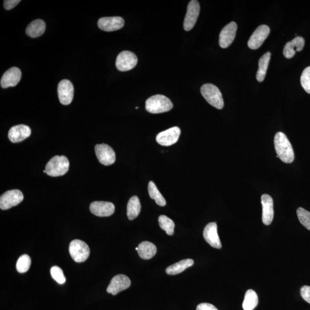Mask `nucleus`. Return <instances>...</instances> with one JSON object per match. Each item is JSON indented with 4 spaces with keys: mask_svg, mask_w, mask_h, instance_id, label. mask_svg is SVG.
<instances>
[{
    "mask_svg": "<svg viewBox=\"0 0 310 310\" xmlns=\"http://www.w3.org/2000/svg\"><path fill=\"white\" fill-rule=\"evenodd\" d=\"M95 152L98 161L102 165L110 166L115 161V154L110 145L105 144H97L95 146Z\"/></svg>",
    "mask_w": 310,
    "mask_h": 310,
    "instance_id": "obj_9",
    "label": "nucleus"
},
{
    "mask_svg": "<svg viewBox=\"0 0 310 310\" xmlns=\"http://www.w3.org/2000/svg\"><path fill=\"white\" fill-rule=\"evenodd\" d=\"M74 88L72 83L69 80L61 81L57 87V94L61 104L69 105L72 102L74 97Z\"/></svg>",
    "mask_w": 310,
    "mask_h": 310,
    "instance_id": "obj_11",
    "label": "nucleus"
},
{
    "mask_svg": "<svg viewBox=\"0 0 310 310\" xmlns=\"http://www.w3.org/2000/svg\"><path fill=\"white\" fill-rule=\"evenodd\" d=\"M271 56V53L267 52L264 54L260 57L259 61H258V69L256 74V79L259 83H262L264 80L265 76H266Z\"/></svg>",
    "mask_w": 310,
    "mask_h": 310,
    "instance_id": "obj_24",
    "label": "nucleus"
},
{
    "mask_svg": "<svg viewBox=\"0 0 310 310\" xmlns=\"http://www.w3.org/2000/svg\"><path fill=\"white\" fill-rule=\"evenodd\" d=\"M21 78L22 72L19 68L12 67L3 75L1 80V86L4 88L15 87L20 83Z\"/></svg>",
    "mask_w": 310,
    "mask_h": 310,
    "instance_id": "obj_19",
    "label": "nucleus"
},
{
    "mask_svg": "<svg viewBox=\"0 0 310 310\" xmlns=\"http://www.w3.org/2000/svg\"><path fill=\"white\" fill-rule=\"evenodd\" d=\"M302 86L307 93L310 94V66L303 71L301 78Z\"/></svg>",
    "mask_w": 310,
    "mask_h": 310,
    "instance_id": "obj_33",
    "label": "nucleus"
},
{
    "mask_svg": "<svg viewBox=\"0 0 310 310\" xmlns=\"http://www.w3.org/2000/svg\"><path fill=\"white\" fill-rule=\"evenodd\" d=\"M31 130L28 126L18 125L10 129L8 138L12 142H19L29 137Z\"/></svg>",
    "mask_w": 310,
    "mask_h": 310,
    "instance_id": "obj_20",
    "label": "nucleus"
},
{
    "mask_svg": "<svg viewBox=\"0 0 310 310\" xmlns=\"http://www.w3.org/2000/svg\"><path fill=\"white\" fill-rule=\"evenodd\" d=\"M274 144L278 157L285 163H291L294 161L295 155L290 141L282 132H278L275 136Z\"/></svg>",
    "mask_w": 310,
    "mask_h": 310,
    "instance_id": "obj_1",
    "label": "nucleus"
},
{
    "mask_svg": "<svg viewBox=\"0 0 310 310\" xmlns=\"http://www.w3.org/2000/svg\"><path fill=\"white\" fill-rule=\"evenodd\" d=\"M124 24V20L121 17H106L99 19L98 26L104 31L112 32L121 29Z\"/></svg>",
    "mask_w": 310,
    "mask_h": 310,
    "instance_id": "obj_15",
    "label": "nucleus"
},
{
    "mask_svg": "<svg viewBox=\"0 0 310 310\" xmlns=\"http://www.w3.org/2000/svg\"><path fill=\"white\" fill-rule=\"evenodd\" d=\"M258 302V296L256 293L252 289H249L245 293L243 303V309L244 310H254L257 306Z\"/></svg>",
    "mask_w": 310,
    "mask_h": 310,
    "instance_id": "obj_27",
    "label": "nucleus"
},
{
    "mask_svg": "<svg viewBox=\"0 0 310 310\" xmlns=\"http://www.w3.org/2000/svg\"><path fill=\"white\" fill-rule=\"evenodd\" d=\"M194 263L192 259H185L171 265L166 269V273L169 275H175L182 273V272L190 267Z\"/></svg>",
    "mask_w": 310,
    "mask_h": 310,
    "instance_id": "obj_26",
    "label": "nucleus"
},
{
    "mask_svg": "<svg viewBox=\"0 0 310 310\" xmlns=\"http://www.w3.org/2000/svg\"><path fill=\"white\" fill-rule=\"evenodd\" d=\"M200 12V5L198 1L193 0L189 2L187 11L184 20L183 27L186 31H189L195 26Z\"/></svg>",
    "mask_w": 310,
    "mask_h": 310,
    "instance_id": "obj_8",
    "label": "nucleus"
},
{
    "mask_svg": "<svg viewBox=\"0 0 310 310\" xmlns=\"http://www.w3.org/2000/svg\"><path fill=\"white\" fill-rule=\"evenodd\" d=\"M20 2V0H5L4 1V6L6 10H11Z\"/></svg>",
    "mask_w": 310,
    "mask_h": 310,
    "instance_id": "obj_35",
    "label": "nucleus"
},
{
    "mask_svg": "<svg viewBox=\"0 0 310 310\" xmlns=\"http://www.w3.org/2000/svg\"><path fill=\"white\" fill-rule=\"evenodd\" d=\"M302 297L305 301L310 304V286H303L301 289Z\"/></svg>",
    "mask_w": 310,
    "mask_h": 310,
    "instance_id": "obj_34",
    "label": "nucleus"
},
{
    "mask_svg": "<svg viewBox=\"0 0 310 310\" xmlns=\"http://www.w3.org/2000/svg\"><path fill=\"white\" fill-rule=\"evenodd\" d=\"M270 33V27L261 25L254 30L248 42V47L252 50L259 49Z\"/></svg>",
    "mask_w": 310,
    "mask_h": 310,
    "instance_id": "obj_10",
    "label": "nucleus"
},
{
    "mask_svg": "<svg viewBox=\"0 0 310 310\" xmlns=\"http://www.w3.org/2000/svg\"><path fill=\"white\" fill-rule=\"evenodd\" d=\"M139 256L142 259H151L157 252V248L151 242L144 241L140 244L137 251Z\"/></svg>",
    "mask_w": 310,
    "mask_h": 310,
    "instance_id": "obj_22",
    "label": "nucleus"
},
{
    "mask_svg": "<svg viewBox=\"0 0 310 310\" xmlns=\"http://www.w3.org/2000/svg\"><path fill=\"white\" fill-rule=\"evenodd\" d=\"M237 29V24L233 22L224 27L220 34L219 44L221 48L226 49L232 44L236 35Z\"/></svg>",
    "mask_w": 310,
    "mask_h": 310,
    "instance_id": "obj_13",
    "label": "nucleus"
},
{
    "mask_svg": "<svg viewBox=\"0 0 310 310\" xmlns=\"http://www.w3.org/2000/svg\"><path fill=\"white\" fill-rule=\"evenodd\" d=\"M305 41L302 37L297 36L285 44L283 50V55L287 59L294 57L296 52L303 50Z\"/></svg>",
    "mask_w": 310,
    "mask_h": 310,
    "instance_id": "obj_21",
    "label": "nucleus"
},
{
    "mask_svg": "<svg viewBox=\"0 0 310 310\" xmlns=\"http://www.w3.org/2000/svg\"><path fill=\"white\" fill-rule=\"evenodd\" d=\"M91 213L98 217H110L114 213L113 203L104 201H95L90 206Z\"/></svg>",
    "mask_w": 310,
    "mask_h": 310,
    "instance_id": "obj_16",
    "label": "nucleus"
},
{
    "mask_svg": "<svg viewBox=\"0 0 310 310\" xmlns=\"http://www.w3.org/2000/svg\"><path fill=\"white\" fill-rule=\"evenodd\" d=\"M31 264V259L28 255L23 254L17 261L16 269L19 273L23 274L28 271Z\"/></svg>",
    "mask_w": 310,
    "mask_h": 310,
    "instance_id": "obj_30",
    "label": "nucleus"
},
{
    "mask_svg": "<svg viewBox=\"0 0 310 310\" xmlns=\"http://www.w3.org/2000/svg\"><path fill=\"white\" fill-rule=\"evenodd\" d=\"M197 310H219L215 306L210 303H203L197 305Z\"/></svg>",
    "mask_w": 310,
    "mask_h": 310,
    "instance_id": "obj_36",
    "label": "nucleus"
},
{
    "mask_svg": "<svg viewBox=\"0 0 310 310\" xmlns=\"http://www.w3.org/2000/svg\"><path fill=\"white\" fill-rule=\"evenodd\" d=\"M173 104L171 100L165 95H155L146 101L145 109L149 113L158 114L171 111Z\"/></svg>",
    "mask_w": 310,
    "mask_h": 310,
    "instance_id": "obj_2",
    "label": "nucleus"
},
{
    "mask_svg": "<svg viewBox=\"0 0 310 310\" xmlns=\"http://www.w3.org/2000/svg\"><path fill=\"white\" fill-rule=\"evenodd\" d=\"M141 204L137 196H134L129 199L127 205V216L129 220H134L141 212Z\"/></svg>",
    "mask_w": 310,
    "mask_h": 310,
    "instance_id": "obj_25",
    "label": "nucleus"
},
{
    "mask_svg": "<svg viewBox=\"0 0 310 310\" xmlns=\"http://www.w3.org/2000/svg\"><path fill=\"white\" fill-rule=\"evenodd\" d=\"M23 199L24 196L21 191H7L0 197V208L4 210L11 209L12 207L18 205Z\"/></svg>",
    "mask_w": 310,
    "mask_h": 310,
    "instance_id": "obj_6",
    "label": "nucleus"
},
{
    "mask_svg": "<svg viewBox=\"0 0 310 310\" xmlns=\"http://www.w3.org/2000/svg\"><path fill=\"white\" fill-rule=\"evenodd\" d=\"M180 129L175 127L163 131L156 136V141L163 146H170L178 141L180 135Z\"/></svg>",
    "mask_w": 310,
    "mask_h": 310,
    "instance_id": "obj_14",
    "label": "nucleus"
},
{
    "mask_svg": "<svg viewBox=\"0 0 310 310\" xmlns=\"http://www.w3.org/2000/svg\"><path fill=\"white\" fill-rule=\"evenodd\" d=\"M297 216L300 223L304 226L307 229L310 230V213L302 207H299L297 210Z\"/></svg>",
    "mask_w": 310,
    "mask_h": 310,
    "instance_id": "obj_31",
    "label": "nucleus"
},
{
    "mask_svg": "<svg viewBox=\"0 0 310 310\" xmlns=\"http://www.w3.org/2000/svg\"><path fill=\"white\" fill-rule=\"evenodd\" d=\"M263 214L262 221L265 225H269L272 223L274 216V200L268 194H263L261 197Z\"/></svg>",
    "mask_w": 310,
    "mask_h": 310,
    "instance_id": "obj_17",
    "label": "nucleus"
},
{
    "mask_svg": "<svg viewBox=\"0 0 310 310\" xmlns=\"http://www.w3.org/2000/svg\"><path fill=\"white\" fill-rule=\"evenodd\" d=\"M46 24L43 20L37 19L30 23L26 29L27 35L32 38L42 36L45 32Z\"/></svg>",
    "mask_w": 310,
    "mask_h": 310,
    "instance_id": "obj_23",
    "label": "nucleus"
},
{
    "mask_svg": "<svg viewBox=\"0 0 310 310\" xmlns=\"http://www.w3.org/2000/svg\"><path fill=\"white\" fill-rule=\"evenodd\" d=\"M148 193L149 197L152 199H154L156 203L161 206H165L166 204V201L165 197H163L160 193L155 184L151 181L148 184Z\"/></svg>",
    "mask_w": 310,
    "mask_h": 310,
    "instance_id": "obj_28",
    "label": "nucleus"
},
{
    "mask_svg": "<svg viewBox=\"0 0 310 310\" xmlns=\"http://www.w3.org/2000/svg\"><path fill=\"white\" fill-rule=\"evenodd\" d=\"M131 284L130 279L124 275H118L112 279L107 288V292L113 295H116L119 292L125 290Z\"/></svg>",
    "mask_w": 310,
    "mask_h": 310,
    "instance_id": "obj_12",
    "label": "nucleus"
},
{
    "mask_svg": "<svg viewBox=\"0 0 310 310\" xmlns=\"http://www.w3.org/2000/svg\"><path fill=\"white\" fill-rule=\"evenodd\" d=\"M50 273L51 277L59 284H63L66 282V278L64 277L62 269L60 267H53L51 269Z\"/></svg>",
    "mask_w": 310,
    "mask_h": 310,
    "instance_id": "obj_32",
    "label": "nucleus"
},
{
    "mask_svg": "<svg viewBox=\"0 0 310 310\" xmlns=\"http://www.w3.org/2000/svg\"><path fill=\"white\" fill-rule=\"evenodd\" d=\"M201 94L212 106L222 110L224 107V102L222 94L219 88L215 85L210 84H204L200 88Z\"/></svg>",
    "mask_w": 310,
    "mask_h": 310,
    "instance_id": "obj_4",
    "label": "nucleus"
},
{
    "mask_svg": "<svg viewBox=\"0 0 310 310\" xmlns=\"http://www.w3.org/2000/svg\"><path fill=\"white\" fill-rule=\"evenodd\" d=\"M203 237L211 247L217 249L222 248L216 223H211L207 225L203 230Z\"/></svg>",
    "mask_w": 310,
    "mask_h": 310,
    "instance_id": "obj_18",
    "label": "nucleus"
},
{
    "mask_svg": "<svg viewBox=\"0 0 310 310\" xmlns=\"http://www.w3.org/2000/svg\"><path fill=\"white\" fill-rule=\"evenodd\" d=\"M70 163L64 156H56L47 163L46 171L48 175L53 177L66 174L69 171Z\"/></svg>",
    "mask_w": 310,
    "mask_h": 310,
    "instance_id": "obj_3",
    "label": "nucleus"
},
{
    "mask_svg": "<svg viewBox=\"0 0 310 310\" xmlns=\"http://www.w3.org/2000/svg\"><path fill=\"white\" fill-rule=\"evenodd\" d=\"M159 226L163 230L166 231L169 236H172L174 233L175 224L173 221L166 216L162 215L159 217Z\"/></svg>",
    "mask_w": 310,
    "mask_h": 310,
    "instance_id": "obj_29",
    "label": "nucleus"
},
{
    "mask_svg": "<svg viewBox=\"0 0 310 310\" xmlns=\"http://www.w3.org/2000/svg\"><path fill=\"white\" fill-rule=\"evenodd\" d=\"M138 63V57L134 53L131 51H122L117 57L115 66L120 71H127L131 70L136 66Z\"/></svg>",
    "mask_w": 310,
    "mask_h": 310,
    "instance_id": "obj_7",
    "label": "nucleus"
},
{
    "mask_svg": "<svg viewBox=\"0 0 310 310\" xmlns=\"http://www.w3.org/2000/svg\"><path fill=\"white\" fill-rule=\"evenodd\" d=\"M69 252L71 257L77 263H83L86 261L90 254L87 244L80 240H74L71 242Z\"/></svg>",
    "mask_w": 310,
    "mask_h": 310,
    "instance_id": "obj_5",
    "label": "nucleus"
}]
</instances>
